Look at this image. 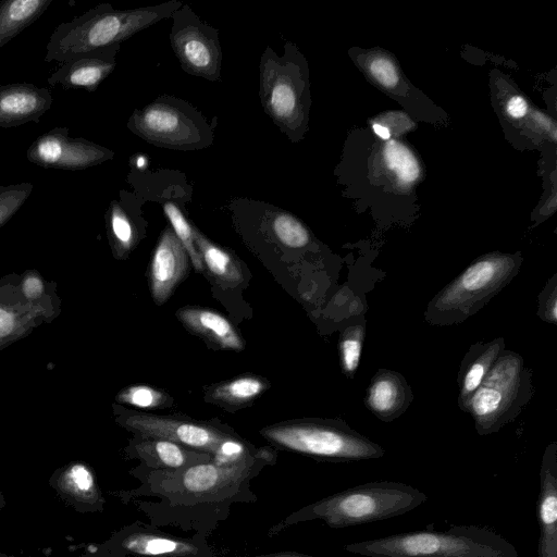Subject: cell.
I'll list each match as a JSON object with an SVG mask.
<instances>
[{"label":"cell","instance_id":"obj_1","mask_svg":"<svg viewBox=\"0 0 557 557\" xmlns=\"http://www.w3.org/2000/svg\"><path fill=\"white\" fill-rule=\"evenodd\" d=\"M182 5L178 0L133 9H115L110 3H100L55 27L48 40L45 60L63 63L81 54L121 45L135 34L170 18Z\"/></svg>","mask_w":557,"mask_h":557},{"label":"cell","instance_id":"obj_2","mask_svg":"<svg viewBox=\"0 0 557 557\" xmlns=\"http://www.w3.org/2000/svg\"><path fill=\"white\" fill-rule=\"evenodd\" d=\"M344 549L367 557H519L505 537L479 525L405 532L350 543Z\"/></svg>","mask_w":557,"mask_h":557},{"label":"cell","instance_id":"obj_3","mask_svg":"<svg viewBox=\"0 0 557 557\" xmlns=\"http://www.w3.org/2000/svg\"><path fill=\"white\" fill-rule=\"evenodd\" d=\"M521 262L520 253L492 252L476 258L430 300L425 321L434 326L463 322L513 280Z\"/></svg>","mask_w":557,"mask_h":557},{"label":"cell","instance_id":"obj_4","mask_svg":"<svg viewBox=\"0 0 557 557\" xmlns=\"http://www.w3.org/2000/svg\"><path fill=\"white\" fill-rule=\"evenodd\" d=\"M278 55L270 46L259 63V97L265 114L292 143L302 138L308 121L306 60L286 41Z\"/></svg>","mask_w":557,"mask_h":557},{"label":"cell","instance_id":"obj_5","mask_svg":"<svg viewBox=\"0 0 557 557\" xmlns=\"http://www.w3.org/2000/svg\"><path fill=\"white\" fill-rule=\"evenodd\" d=\"M426 498L423 492L405 483L370 482L311 504L295 515V519H320L331 528L341 529L404 515Z\"/></svg>","mask_w":557,"mask_h":557},{"label":"cell","instance_id":"obj_6","mask_svg":"<svg viewBox=\"0 0 557 557\" xmlns=\"http://www.w3.org/2000/svg\"><path fill=\"white\" fill-rule=\"evenodd\" d=\"M532 396V370L519 354L504 349L461 410L472 417L478 434L488 435L512 422Z\"/></svg>","mask_w":557,"mask_h":557},{"label":"cell","instance_id":"obj_7","mask_svg":"<svg viewBox=\"0 0 557 557\" xmlns=\"http://www.w3.org/2000/svg\"><path fill=\"white\" fill-rule=\"evenodd\" d=\"M260 433L287 450L331 461H361L385 455L372 442L339 420H301L265 426Z\"/></svg>","mask_w":557,"mask_h":557},{"label":"cell","instance_id":"obj_8","mask_svg":"<svg viewBox=\"0 0 557 557\" xmlns=\"http://www.w3.org/2000/svg\"><path fill=\"white\" fill-rule=\"evenodd\" d=\"M127 128L159 148L180 151L201 150L214 140L215 123H210L191 103L169 95L135 109Z\"/></svg>","mask_w":557,"mask_h":557},{"label":"cell","instance_id":"obj_9","mask_svg":"<svg viewBox=\"0 0 557 557\" xmlns=\"http://www.w3.org/2000/svg\"><path fill=\"white\" fill-rule=\"evenodd\" d=\"M170 18V44L183 71L210 82L220 81L222 48L218 29L202 22L188 4Z\"/></svg>","mask_w":557,"mask_h":557},{"label":"cell","instance_id":"obj_10","mask_svg":"<svg viewBox=\"0 0 557 557\" xmlns=\"http://www.w3.org/2000/svg\"><path fill=\"white\" fill-rule=\"evenodd\" d=\"M114 152L85 138H72L69 128L57 127L37 137L26 151L29 162L47 168L78 171L113 159Z\"/></svg>","mask_w":557,"mask_h":557},{"label":"cell","instance_id":"obj_11","mask_svg":"<svg viewBox=\"0 0 557 557\" xmlns=\"http://www.w3.org/2000/svg\"><path fill=\"white\" fill-rule=\"evenodd\" d=\"M123 423L145 438L165 440L213 455L231 437L207 424L153 414H128Z\"/></svg>","mask_w":557,"mask_h":557},{"label":"cell","instance_id":"obj_12","mask_svg":"<svg viewBox=\"0 0 557 557\" xmlns=\"http://www.w3.org/2000/svg\"><path fill=\"white\" fill-rule=\"evenodd\" d=\"M189 269V257L171 226L161 233L153 250L149 285L156 304H164L175 287L186 276Z\"/></svg>","mask_w":557,"mask_h":557},{"label":"cell","instance_id":"obj_13","mask_svg":"<svg viewBox=\"0 0 557 557\" xmlns=\"http://www.w3.org/2000/svg\"><path fill=\"white\" fill-rule=\"evenodd\" d=\"M256 457L249 455L231 465L203 462L184 468L180 474V487L195 498L220 496L248 476L256 463Z\"/></svg>","mask_w":557,"mask_h":557},{"label":"cell","instance_id":"obj_14","mask_svg":"<svg viewBox=\"0 0 557 557\" xmlns=\"http://www.w3.org/2000/svg\"><path fill=\"white\" fill-rule=\"evenodd\" d=\"M120 48L121 45H114L63 62L49 76L48 84L63 89L83 88L95 91L114 71Z\"/></svg>","mask_w":557,"mask_h":557},{"label":"cell","instance_id":"obj_15","mask_svg":"<svg viewBox=\"0 0 557 557\" xmlns=\"http://www.w3.org/2000/svg\"><path fill=\"white\" fill-rule=\"evenodd\" d=\"M540 525L537 557H557V444L550 443L543 454L537 498Z\"/></svg>","mask_w":557,"mask_h":557},{"label":"cell","instance_id":"obj_16","mask_svg":"<svg viewBox=\"0 0 557 557\" xmlns=\"http://www.w3.org/2000/svg\"><path fill=\"white\" fill-rule=\"evenodd\" d=\"M51 106L52 96L47 88L28 83L1 85L0 127L38 122Z\"/></svg>","mask_w":557,"mask_h":557},{"label":"cell","instance_id":"obj_17","mask_svg":"<svg viewBox=\"0 0 557 557\" xmlns=\"http://www.w3.org/2000/svg\"><path fill=\"white\" fill-rule=\"evenodd\" d=\"M412 398V391L400 373L380 369L370 381L364 404L381 421L391 422L407 410Z\"/></svg>","mask_w":557,"mask_h":557},{"label":"cell","instance_id":"obj_18","mask_svg":"<svg viewBox=\"0 0 557 557\" xmlns=\"http://www.w3.org/2000/svg\"><path fill=\"white\" fill-rule=\"evenodd\" d=\"M49 484L76 511H95L103 506L96 478L84 463L75 462L60 469L51 476Z\"/></svg>","mask_w":557,"mask_h":557},{"label":"cell","instance_id":"obj_19","mask_svg":"<svg viewBox=\"0 0 557 557\" xmlns=\"http://www.w3.org/2000/svg\"><path fill=\"white\" fill-rule=\"evenodd\" d=\"M176 317L186 329L220 348L243 350L245 347L233 324L216 311L187 306L178 309Z\"/></svg>","mask_w":557,"mask_h":557},{"label":"cell","instance_id":"obj_20","mask_svg":"<svg viewBox=\"0 0 557 557\" xmlns=\"http://www.w3.org/2000/svg\"><path fill=\"white\" fill-rule=\"evenodd\" d=\"M504 349L505 338L503 336L491 342H479L471 345L461 360L458 372V406L460 409L479 387Z\"/></svg>","mask_w":557,"mask_h":557},{"label":"cell","instance_id":"obj_21","mask_svg":"<svg viewBox=\"0 0 557 557\" xmlns=\"http://www.w3.org/2000/svg\"><path fill=\"white\" fill-rule=\"evenodd\" d=\"M53 0H3L0 2V48L33 24Z\"/></svg>","mask_w":557,"mask_h":557},{"label":"cell","instance_id":"obj_22","mask_svg":"<svg viewBox=\"0 0 557 557\" xmlns=\"http://www.w3.org/2000/svg\"><path fill=\"white\" fill-rule=\"evenodd\" d=\"M195 240L205 268L221 284L236 286L243 281V271L234 256L224 248L212 243L196 226Z\"/></svg>","mask_w":557,"mask_h":557},{"label":"cell","instance_id":"obj_23","mask_svg":"<svg viewBox=\"0 0 557 557\" xmlns=\"http://www.w3.org/2000/svg\"><path fill=\"white\" fill-rule=\"evenodd\" d=\"M120 546L125 552L141 556L184 557L197 553V547L187 541L141 532L131 533L123 537Z\"/></svg>","mask_w":557,"mask_h":557},{"label":"cell","instance_id":"obj_24","mask_svg":"<svg viewBox=\"0 0 557 557\" xmlns=\"http://www.w3.org/2000/svg\"><path fill=\"white\" fill-rule=\"evenodd\" d=\"M121 200H112L106 220L111 242L119 253L131 251L138 240L135 211L129 195L121 193Z\"/></svg>","mask_w":557,"mask_h":557},{"label":"cell","instance_id":"obj_25","mask_svg":"<svg viewBox=\"0 0 557 557\" xmlns=\"http://www.w3.org/2000/svg\"><path fill=\"white\" fill-rule=\"evenodd\" d=\"M267 380L243 375L212 386L207 396L210 400L230 407L247 405L268 388Z\"/></svg>","mask_w":557,"mask_h":557},{"label":"cell","instance_id":"obj_26","mask_svg":"<svg viewBox=\"0 0 557 557\" xmlns=\"http://www.w3.org/2000/svg\"><path fill=\"white\" fill-rule=\"evenodd\" d=\"M135 450L153 468L182 469L195 460V454L185 450L182 445L159 438H145L135 446Z\"/></svg>","mask_w":557,"mask_h":557},{"label":"cell","instance_id":"obj_27","mask_svg":"<svg viewBox=\"0 0 557 557\" xmlns=\"http://www.w3.org/2000/svg\"><path fill=\"white\" fill-rule=\"evenodd\" d=\"M386 168L401 185L413 183L420 175L419 163L414 154L404 144L388 139L383 148Z\"/></svg>","mask_w":557,"mask_h":557},{"label":"cell","instance_id":"obj_28","mask_svg":"<svg viewBox=\"0 0 557 557\" xmlns=\"http://www.w3.org/2000/svg\"><path fill=\"white\" fill-rule=\"evenodd\" d=\"M163 211L176 237L185 248L194 268L202 273L205 265L196 245L194 225L188 222L178 206L173 201H165L163 203Z\"/></svg>","mask_w":557,"mask_h":557},{"label":"cell","instance_id":"obj_29","mask_svg":"<svg viewBox=\"0 0 557 557\" xmlns=\"http://www.w3.org/2000/svg\"><path fill=\"white\" fill-rule=\"evenodd\" d=\"M366 326L363 322L355 323L343 332L339 344V359L343 372L347 377H354L360 362Z\"/></svg>","mask_w":557,"mask_h":557},{"label":"cell","instance_id":"obj_30","mask_svg":"<svg viewBox=\"0 0 557 557\" xmlns=\"http://www.w3.org/2000/svg\"><path fill=\"white\" fill-rule=\"evenodd\" d=\"M32 183L0 185V226L4 224L26 201L33 190Z\"/></svg>","mask_w":557,"mask_h":557},{"label":"cell","instance_id":"obj_31","mask_svg":"<svg viewBox=\"0 0 557 557\" xmlns=\"http://www.w3.org/2000/svg\"><path fill=\"white\" fill-rule=\"evenodd\" d=\"M117 400L139 408H157L165 403L166 395L148 385H132L117 395Z\"/></svg>","mask_w":557,"mask_h":557},{"label":"cell","instance_id":"obj_32","mask_svg":"<svg viewBox=\"0 0 557 557\" xmlns=\"http://www.w3.org/2000/svg\"><path fill=\"white\" fill-rule=\"evenodd\" d=\"M539 317L548 323H557V275L546 283L539 296Z\"/></svg>","mask_w":557,"mask_h":557},{"label":"cell","instance_id":"obj_33","mask_svg":"<svg viewBox=\"0 0 557 557\" xmlns=\"http://www.w3.org/2000/svg\"><path fill=\"white\" fill-rule=\"evenodd\" d=\"M372 76L384 87L393 88L398 84L399 77L393 62L384 57H375L369 64Z\"/></svg>","mask_w":557,"mask_h":557},{"label":"cell","instance_id":"obj_34","mask_svg":"<svg viewBox=\"0 0 557 557\" xmlns=\"http://www.w3.org/2000/svg\"><path fill=\"white\" fill-rule=\"evenodd\" d=\"M507 113L513 119H521L528 112V103L521 96H513L507 102Z\"/></svg>","mask_w":557,"mask_h":557},{"label":"cell","instance_id":"obj_35","mask_svg":"<svg viewBox=\"0 0 557 557\" xmlns=\"http://www.w3.org/2000/svg\"><path fill=\"white\" fill-rule=\"evenodd\" d=\"M22 288L27 298L34 299L42 294L44 284L37 276L30 275L25 278Z\"/></svg>","mask_w":557,"mask_h":557},{"label":"cell","instance_id":"obj_36","mask_svg":"<svg viewBox=\"0 0 557 557\" xmlns=\"http://www.w3.org/2000/svg\"><path fill=\"white\" fill-rule=\"evenodd\" d=\"M14 314L4 308L0 307V337L10 335L15 329Z\"/></svg>","mask_w":557,"mask_h":557},{"label":"cell","instance_id":"obj_37","mask_svg":"<svg viewBox=\"0 0 557 557\" xmlns=\"http://www.w3.org/2000/svg\"><path fill=\"white\" fill-rule=\"evenodd\" d=\"M251 557H313L296 552H278V553H272V554H264V555H257Z\"/></svg>","mask_w":557,"mask_h":557},{"label":"cell","instance_id":"obj_38","mask_svg":"<svg viewBox=\"0 0 557 557\" xmlns=\"http://www.w3.org/2000/svg\"><path fill=\"white\" fill-rule=\"evenodd\" d=\"M372 128L374 131V133L383 140H388L391 139V132L388 131L387 127H385L384 125H381L379 123H374L372 125Z\"/></svg>","mask_w":557,"mask_h":557},{"label":"cell","instance_id":"obj_39","mask_svg":"<svg viewBox=\"0 0 557 557\" xmlns=\"http://www.w3.org/2000/svg\"><path fill=\"white\" fill-rule=\"evenodd\" d=\"M4 505H5V500H4L2 493L0 492V512L3 509Z\"/></svg>","mask_w":557,"mask_h":557},{"label":"cell","instance_id":"obj_40","mask_svg":"<svg viewBox=\"0 0 557 557\" xmlns=\"http://www.w3.org/2000/svg\"><path fill=\"white\" fill-rule=\"evenodd\" d=\"M76 557H99V556L82 555V556H76Z\"/></svg>","mask_w":557,"mask_h":557},{"label":"cell","instance_id":"obj_41","mask_svg":"<svg viewBox=\"0 0 557 557\" xmlns=\"http://www.w3.org/2000/svg\"><path fill=\"white\" fill-rule=\"evenodd\" d=\"M0 557H12V556H9V555L1 554V553H0Z\"/></svg>","mask_w":557,"mask_h":557}]
</instances>
